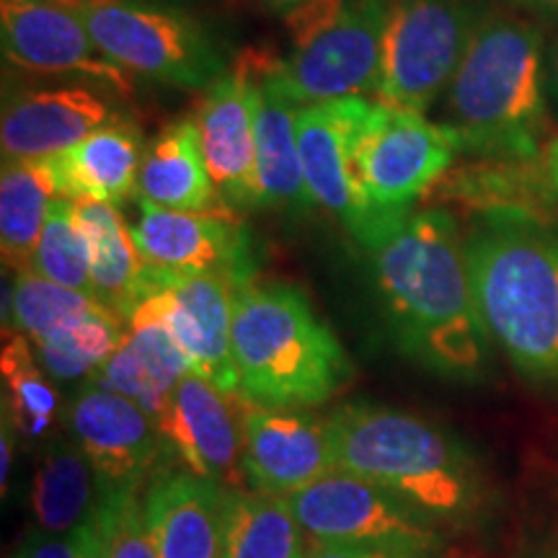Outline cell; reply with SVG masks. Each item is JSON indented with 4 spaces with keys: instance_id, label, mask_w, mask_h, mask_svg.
Listing matches in <instances>:
<instances>
[{
    "instance_id": "cell-1",
    "label": "cell",
    "mask_w": 558,
    "mask_h": 558,
    "mask_svg": "<svg viewBox=\"0 0 558 558\" xmlns=\"http://www.w3.org/2000/svg\"><path fill=\"white\" fill-rule=\"evenodd\" d=\"M373 256L383 316L401 352L442 378H484L494 344L473 300L465 241L450 209H414Z\"/></svg>"
},
{
    "instance_id": "cell-2",
    "label": "cell",
    "mask_w": 558,
    "mask_h": 558,
    "mask_svg": "<svg viewBox=\"0 0 558 558\" xmlns=\"http://www.w3.org/2000/svg\"><path fill=\"white\" fill-rule=\"evenodd\" d=\"M465 256L492 344L522 378L558 386V230L527 215H484Z\"/></svg>"
},
{
    "instance_id": "cell-3",
    "label": "cell",
    "mask_w": 558,
    "mask_h": 558,
    "mask_svg": "<svg viewBox=\"0 0 558 558\" xmlns=\"http://www.w3.org/2000/svg\"><path fill=\"white\" fill-rule=\"evenodd\" d=\"M337 471L354 473L409 501L435 522H469L484 505L476 460L429 418L357 401L329 418Z\"/></svg>"
},
{
    "instance_id": "cell-4",
    "label": "cell",
    "mask_w": 558,
    "mask_h": 558,
    "mask_svg": "<svg viewBox=\"0 0 558 558\" xmlns=\"http://www.w3.org/2000/svg\"><path fill=\"white\" fill-rule=\"evenodd\" d=\"M233 365L239 388L267 409H308L352 380L337 333L288 282H251L235 292Z\"/></svg>"
},
{
    "instance_id": "cell-5",
    "label": "cell",
    "mask_w": 558,
    "mask_h": 558,
    "mask_svg": "<svg viewBox=\"0 0 558 558\" xmlns=\"http://www.w3.org/2000/svg\"><path fill=\"white\" fill-rule=\"evenodd\" d=\"M448 120L463 153L478 158H543L548 132L546 60L538 26L488 16L448 86Z\"/></svg>"
},
{
    "instance_id": "cell-6",
    "label": "cell",
    "mask_w": 558,
    "mask_h": 558,
    "mask_svg": "<svg viewBox=\"0 0 558 558\" xmlns=\"http://www.w3.org/2000/svg\"><path fill=\"white\" fill-rule=\"evenodd\" d=\"M390 0H305L288 16L282 73L303 104L365 96L378 88Z\"/></svg>"
},
{
    "instance_id": "cell-7",
    "label": "cell",
    "mask_w": 558,
    "mask_h": 558,
    "mask_svg": "<svg viewBox=\"0 0 558 558\" xmlns=\"http://www.w3.org/2000/svg\"><path fill=\"white\" fill-rule=\"evenodd\" d=\"M488 0H390L375 99L424 111L450 86L484 21Z\"/></svg>"
},
{
    "instance_id": "cell-8",
    "label": "cell",
    "mask_w": 558,
    "mask_h": 558,
    "mask_svg": "<svg viewBox=\"0 0 558 558\" xmlns=\"http://www.w3.org/2000/svg\"><path fill=\"white\" fill-rule=\"evenodd\" d=\"M375 104L347 96L305 104L298 114V148L313 202L331 213L347 233L375 254L409 215L375 207L360 171V140Z\"/></svg>"
},
{
    "instance_id": "cell-9",
    "label": "cell",
    "mask_w": 558,
    "mask_h": 558,
    "mask_svg": "<svg viewBox=\"0 0 558 558\" xmlns=\"http://www.w3.org/2000/svg\"><path fill=\"white\" fill-rule=\"evenodd\" d=\"M78 16L111 62L148 81L205 90L228 70L218 41L181 9L107 0L78 11Z\"/></svg>"
},
{
    "instance_id": "cell-10",
    "label": "cell",
    "mask_w": 558,
    "mask_h": 558,
    "mask_svg": "<svg viewBox=\"0 0 558 558\" xmlns=\"http://www.w3.org/2000/svg\"><path fill=\"white\" fill-rule=\"evenodd\" d=\"M288 499L300 527L316 543L393 548L427 558L442 548L435 520L354 473L331 471Z\"/></svg>"
},
{
    "instance_id": "cell-11",
    "label": "cell",
    "mask_w": 558,
    "mask_h": 558,
    "mask_svg": "<svg viewBox=\"0 0 558 558\" xmlns=\"http://www.w3.org/2000/svg\"><path fill=\"white\" fill-rule=\"evenodd\" d=\"M460 153L463 137L456 128L424 120L422 111L375 101L360 140L362 181L375 207L411 215Z\"/></svg>"
},
{
    "instance_id": "cell-12",
    "label": "cell",
    "mask_w": 558,
    "mask_h": 558,
    "mask_svg": "<svg viewBox=\"0 0 558 558\" xmlns=\"http://www.w3.org/2000/svg\"><path fill=\"white\" fill-rule=\"evenodd\" d=\"M251 282V279H248ZM243 279L230 275H197L171 282H153L132 308L128 324H160L190 360L192 373L226 393H241L233 365V303Z\"/></svg>"
},
{
    "instance_id": "cell-13",
    "label": "cell",
    "mask_w": 558,
    "mask_h": 558,
    "mask_svg": "<svg viewBox=\"0 0 558 558\" xmlns=\"http://www.w3.org/2000/svg\"><path fill=\"white\" fill-rule=\"evenodd\" d=\"M132 233L148 284L197 275L254 279L248 230L228 205L209 213H177L140 202V220Z\"/></svg>"
},
{
    "instance_id": "cell-14",
    "label": "cell",
    "mask_w": 558,
    "mask_h": 558,
    "mask_svg": "<svg viewBox=\"0 0 558 558\" xmlns=\"http://www.w3.org/2000/svg\"><path fill=\"white\" fill-rule=\"evenodd\" d=\"M0 45L11 65L39 75H78L130 101V73L104 54L78 11L50 0H0Z\"/></svg>"
},
{
    "instance_id": "cell-15",
    "label": "cell",
    "mask_w": 558,
    "mask_h": 558,
    "mask_svg": "<svg viewBox=\"0 0 558 558\" xmlns=\"http://www.w3.org/2000/svg\"><path fill=\"white\" fill-rule=\"evenodd\" d=\"M271 60L264 50H246L213 86L202 90L197 120L209 177L220 199L233 209L254 207L256 107L262 73Z\"/></svg>"
},
{
    "instance_id": "cell-16",
    "label": "cell",
    "mask_w": 558,
    "mask_h": 558,
    "mask_svg": "<svg viewBox=\"0 0 558 558\" xmlns=\"http://www.w3.org/2000/svg\"><path fill=\"white\" fill-rule=\"evenodd\" d=\"M251 403L243 393H226L197 373L173 388L163 414L156 418L169 450L186 471L220 486H235L243 469V416Z\"/></svg>"
},
{
    "instance_id": "cell-17",
    "label": "cell",
    "mask_w": 558,
    "mask_h": 558,
    "mask_svg": "<svg viewBox=\"0 0 558 558\" xmlns=\"http://www.w3.org/2000/svg\"><path fill=\"white\" fill-rule=\"evenodd\" d=\"M243 471L256 492L292 497L337 471L329 422L300 409L248 403L243 416Z\"/></svg>"
},
{
    "instance_id": "cell-18",
    "label": "cell",
    "mask_w": 558,
    "mask_h": 558,
    "mask_svg": "<svg viewBox=\"0 0 558 558\" xmlns=\"http://www.w3.org/2000/svg\"><path fill=\"white\" fill-rule=\"evenodd\" d=\"M117 101H122L120 96L81 86L24 88L5 94L0 122L3 158L58 156L94 132L128 120Z\"/></svg>"
},
{
    "instance_id": "cell-19",
    "label": "cell",
    "mask_w": 558,
    "mask_h": 558,
    "mask_svg": "<svg viewBox=\"0 0 558 558\" xmlns=\"http://www.w3.org/2000/svg\"><path fill=\"white\" fill-rule=\"evenodd\" d=\"M68 427L107 486H137L169 448L137 401L94 383L70 401Z\"/></svg>"
},
{
    "instance_id": "cell-20",
    "label": "cell",
    "mask_w": 558,
    "mask_h": 558,
    "mask_svg": "<svg viewBox=\"0 0 558 558\" xmlns=\"http://www.w3.org/2000/svg\"><path fill=\"white\" fill-rule=\"evenodd\" d=\"M305 104L292 94L282 60L271 54L262 73L256 107L254 207L284 215H305L316 205L305 184L298 148V114Z\"/></svg>"
},
{
    "instance_id": "cell-21",
    "label": "cell",
    "mask_w": 558,
    "mask_h": 558,
    "mask_svg": "<svg viewBox=\"0 0 558 558\" xmlns=\"http://www.w3.org/2000/svg\"><path fill=\"white\" fill-rule=\"evenodd\" d=\"M158 558H222V486L192 471L158 473L143 499Z\"/></svg>"
},
{
    "instance_id": "cell-22",
    "label": "cell",
    "mask_w": 558,
    "mask_h": 558,
    "mask_svg": "<svg viewBox=\"0 0 558 558\" xmlns=\"http://www.w3.org/2000/svg\"><path fill=\"white\" fill-rule=\"evenodd\" d=\"M424 199L463 205L481 215H527L538 220H548V207L558 202L543 158H478L473 163H452Z\"/></svg>"
},
{
    "instance_id": "cell-23",
    "label": "cell",
    "mask_w": 558,
    "mask_h": 558,
    "mask_svg": "<svg viewBox=\"0 0 558 558\" xmlns=\"http://www.w3.org/2000/svg\"><path fill=\"white\" fill-rule=\"evenodd\" d=\"M135 194L137 202L177 213H209L226 207L209 177L197 120L181 117L150 140Z\"/></svg>"
},
{
    "instance_id": "cell-24",
    "label": "cell",
    "mask_w": 558,
    "mask_h": 558,
    "mask_svg": "<svg viewBox=\"0 0 558 558\" xmlns=\"http://www.w3.org/2000/svg\"><path fill=\"white\" fill-rule=\"evenodd\" d=\"M128 326L122 344L90 375V383L128 396L158 418L179 380L192 373L190 360L160 324L135 320Z\"/></svg>"
},
{
    "instance_id": "cell-25",
    "label": "cell",
    "mask_w": 558,
    "mask_h": 558,
    "mask_svg": "<svg viewBox=\"0 0 558 558\" xmlns=\"http://www.w3.org/2000/svg\"><path fill=\"white\" fill-rule=\"evenodd\" d=\"M143 132L130 120L109 124L73 148L58 153L54 169L60 194L68 199H94L120 205L137 190L143 166Z\"/></svg>"
},
{
    "instance_id": "cell-26",
    "label": "cell",
    "mask_w": 558,
    "mask_h": 558,
    "mask_svg": "<svg viewBox=\"0 0 558 558\" xmlns=\"http://www.w3.org/2000/svg\"><path fill=\"white\" fill-rule=\"evenodd\" d=\"M73 209L88 241L94 298L114 316L128 320L132 308L148 290V271H145L135 233L124 222L117 205L73 199Z\"/></svg>"
},
{
    "instance_id": "cell-27",
    "label": "cell",
    "mask_w": 558,
    "mask_h": 558,
    "mask_svg": "<svg viewBox=\"0 0 558 558\" xmlns=\"http://www.w3.org/2000/svg\"><path fill=\"white\" fill-rule=\"evenodd\" d=\"M104 492L107 484L75 439H58L39 460L29 507L41 533L65 535L88 525Z\"/></svg>"
},
{
    "instance_id": "cell-28",
    "label": "cell",
    "mask_w": 558,
    "mask_h": 558,
    "mask_svg": "<svg viewBox=\"0 0 558 558\" xmlns=\"http://www.w3.org/2000/svg\"><path fill=\"white\" fill-rule=\"evenodd\" d=\"M60 194L54 158L9 160L0 177V251L9 269L29 271L47 209Z\"/></svg>"
},
{
    "instance_id": "cell-29",
    "label": "cell",
    "mask_w": 558,
    "mask_h": 558,
    "mask_svg": "<svg viewBox=\"0 0 558 558\" xmlns=\"http://www.w3.org/2000/svg\"><path fill=\"white\" fill-rule=\"evenodd\" d=\"M288 497L222 488V558H305Z\"/></svg>"
},
{
    "instance_id": "cell-30",
    "label": "cell",
    "mask_w": 558,
    "mask_h": 558,
    "mask_svg": "<svg viewBox=\"0 0 558 558\" xmlns=\"http://www.w3.org/2000/svg\"><path fill=\"white\" fill-rule=\"evenodd\" d=\"M0 373H3V411L11 416L19 435L29 439L45 435L58 414V393L37 365L26 333L5 329Z\"/></svg>"
},
{
    "instance_id": "cell-31",
    "label": "cell",
    "mask_w": 558,
    "mask_h": 558,
    "mask_svg": "<svg viewBox=\"0 0 558 558\" xmlns=\"http://www.w3.org/2000/svg\"><path fill=\"white\" fill-rule=\"evenodd\" d=\"M122 318L107 308H99L52 331L50 337L34 341V347L47 375L75 380L96 373L122 344Z\"/></svg>"
},
{
    "instance_id": "cell-32",
    "label": "cell",
    "mask_w": 558,
    "mask_h": 558,
    "mask_svg": "<svg viewBox=\"0 0 558 558\" xmlns=\"http://www.w3.org/2000/svg\"><path fill=\"white\" fill-rule=\"evenodd\" d=\"M99 308H104L99 300L62 288L34 269L19 271L13 282L11 324L16 331L26 333L32 344Z\"/></svg>"
},
{
    "instance_id": "cell-33",
    "label": "cell",
    "mask_w": 558,
    "mask_h": 558,
    "mask_svg": "<svg viewBox=\"0 0 558 558\" xmlns=\"http://www.w3.org/2000/svg\"><path fill=\"white\" fill-rule=\"evenodd\" d=\"M32 269L62 284V288L94 298L90 251L86 233H83L78 220H75L73 199L58 197L47 209L45 228H41L37 251H34Z\"/></svg>"
},
{
    "instance_id": "cell-34",
    "label": "cell",
    "mask_w": 558,
    "mask_h": 558,
    "mask_svg": "<svg viewBox=\"0 0 558 558\" xmlns=\"http://www.w3.org/2000/svg\"><path fill=\"white\" fill-rule=\"evenodd\" d=\"M88 525L96 558H158L137 486H107Z\"/></svg>"
},
{
    "instance_id": "cell-35",
    "label": "cell",
    "mask_w": 558,
    "mask_h": 558,
    "mask_svg": "<svg viewBox=\"0 0 558 558\" xmlns=\"http://www.w3.org/2000/svg\"><path fill=\"white\" fill-rule=\"evenodd\" d=\"M13 558H96L94 533L90 525H83L65 535H34Z\"/></svg>"
},
{
    "instance_id": "cell-36",
    "label": "cell",
    "mask_w": 558,
    "mask_h": 558,
    "mask_svg": "<svg viewBox=\"0 0 558 558\" xmlns=\"http://www.w3.org/2000/svg\"><path fill=\"white\" fill-rule=\"evenodd\" d=\"M305 558H427L407 554V550L393 548H373V546H347V543H316Z\"/></svg>"
},
{
    "instance_id": "cell-37",
    "label": "cell",
    "mask_w": 558,
    "mask_h": 558,
    "mask_svg": "<svg viewBox=\"0 0 558 558\" xmlns=\"http://www.w3.org/2000/svg\"><path fill=\"white\" fill-rule=\"evenodd\" d=\"M16 427H13L11 416L3 411L0 418V492L3 497L9 494V476H11V463H13V442H16Z\"/></svg>"
},
{
    "instance_id": "cell-38",
    "label": "cell",
    "mask_w": 558,
    "mask_h": 558,
    "mask_svg": "<svg viewBox=\"0 0 558 558\" xmlns=\"http://www.w3.org/2000/svg\"><path fill=\"white\" fill-rule=\"evenodd\" d=\"M546 96H548V107L558 120V39L554 41V47H550L548 60H546Z\"/></svg>"
},
{
    "instance_id": "cell-39",
    "label": "cell",
    "mask_w": 558,
    "mask_h": 558,
    "mask_svg": "<svg viewBox=\"0 0 558 558\" xmlns=\"http://www.w3.org/2000/svg\"><path fill=\"white\" fill-rule=\"evenodd\" d=\"M543 160H546L548 179H550V184H554V192L558 197V135L546 145V150H543Z\"/></svg>"
},
{
    "instance_id": "cell-40",
    "label": "cell",
    "mask_w": 558,
    "mask_h": 558,
    "mask_svg": "<svg viewBox=\"0 0 558 558\" xmlns=\"http://www.w3.org/2000/svg\"><path fill=\"white\" fill-rule=\"evenodd\" d=\"M520 558H558V538L530 546L527 550H522Z\"/></svg>"
},
{
    "instance_id": "cell-41",
    "label": "cell",
    "mask_w": 558,
    "mask_h": 558,
    "mask_svg": "<svg viewBox=\"0 0 558 558\" xmlns=\"http://www.w3.org/2000/svg\"><path fill=\"white\" fill-rule=\"evenodd\" d=\"M520 3L541 13H558V0H520Z\"/></svg>"
},
{
    "instance_id": "cell-42",
    "label": "cell",
    "mask_w": 558,
    "mask_h": 558,
    "mask_svg": "<svg viewBox=\"0 0 558 558\" xmlns=\"http://www.w3.org/2000/svg\"><path fill=\"white\" fill-rule=\"evenodd\" d=\"M50 3L65 5V9H73V11H83V9H90V5L107 3V0H50Z\"/></svg>"
},
{
    "instance_id": "cell-43",
    "label": "cell",
    "mask_w": 558,
    "mask_h": 558,
    "mask_svg": "<svg viewBox=\"0 0 558 558\" xmlns=\"http://www.w3.org/2000/svg\"><path fill=\"white\" fill-rule=\"evenodd\" d=\"M140 3H153V5H171V9H181L186 0H140Z\"/></svg>"
}]
</instances>
